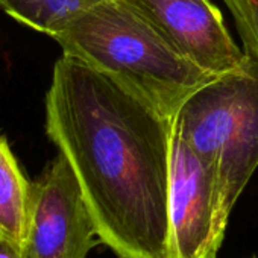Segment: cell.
I'll use <instances>...</instances> for the list:
<instances>
[{"instance_id":"obj_5","label":"cell","mask_w":258,"mask_h":258,"mask_svg":"<svg viewBox=\"0 0 258 258\" xmlns=\"http://www.w3.org/2000/svg\"><path fill=\"white\" fill-rule=\"evenodd\" d=\"M167 258H219L226 229L219 220L216 175L173 129Z\"/></svg>"},{"instance_id":"obj_10","label":"cell","mask_w":258,"mask_h":258,"mask_svg":"<svg viewBox=\"0 0 258 258\" xmlns=\"http://www.w3.org/2000/svg\"><path fill=\"white\" fill-rule=\"evenodd\" d=\"M0 258H28L23 247L7 235L0 234Z\"/></svg>"},{"instance_id":"obj_3","label":"cell","mask_w":258,"mask_h":258,"mask_svg":"<svg viewBox=\"0 0 258 258\" xmlns=\"http://www.w3.org/2000/svg\"><path fill=\"white\" fill-rule=\"evenodd\" d=\"M181 139L216 175L219 220L231 211L258 167V59L196 91L173 121Z\"/></svg>"},{"instance_id":"obj_6","label":"cell","mask_w":258,"mask_h":258,"mask_svg":"<svg viewBox=\"0 0 258 258\" xmlns=\"http://www.w3.org/2000/svg\"><path fill=\"white\" fill-rule=\"evenodd\" d=\"M148 17L198 67L219 78L241 69L250 53L228 32L211 0H124Z\"/></svg>"},{"instance_id":"obj_11","label":"cell","mask_w":258,"mask_h":258,"mask_svg":"<svg viewBox=\"0 0 258 258\" xmlns=\"http://www.w3.org/2000/svg\"><path fill=\"white\" fill-rule=\"evenodd\" d=\"M249 258H258L256 255H252V256H249Z\"/></svg>"},{"instance_id":"obj_8","label":"cell","mask_w":258,"mask_h":258,"mask_svg":"<svg viewBox=\"0 0 258 258\" xmlns=\"http://www.w3.org/2000/svg\"><path fill=\"white\" fill-rule=\"evenodd\" d=\"M103 0H0V8L26 28L56 37Z\"/></svg>"},{"instance_id":"obj_4","label":"cell","mask_w":258,"mask_h":258,"mask_svg":"<svg viewBox=\"0 0 258 258\" xmlns=\"http://www.w3.org/2000/svg\"><path fill=\"white\" fill-rule=\"evenodd\" d=\"M102 244L81 184L62 154L32 182L28 258H87Z\"/></svg>"},{"instance_id":"obj_1","label":"cell","mask_w":258,"mask_h":258,"mask_svg":"<svg viewBox=\"0 0 258 258\" xmlns=\"http://www.w3.org/2000/svg\"><path fill=\"white\" fill-rule=\"evenodd\" d=\"M173 121L78 58L53 66L46 133L117 258H167Z\"/></svg>"},{"instance_id":"obj_7","label":"cell","mask_w":258,"mask_h":258,"mask_svg":"<svg viewBox=\"0 0 258 258\" xmlns=\"http://www.w3.org/2000/svg\"><path fill=\"white\" fill-rule=\"evenodd\" d=\"M32 182L25 176L10 145L0 137V232L25 247Z\"/></svg>"},{"instance_id":"obj_2","label":"cell","mask_w":258,"mask_h":258,"mask_svg":"<svg viewBox=\"0 0 258 258\" xmlns=\"http://www.w3.org/2000/svg\"><path fill=\"white\" fill-rule=\"evenodd\" d=\"M53 40L64 55L112 78L172 120L196 91L216 79L124 0L94 5Z\"/></svg>"},{"instance_id":"obj_9","label":"cell","mask_w":258,"mask_h":258,"mask_svg":"<svg viewBox=\"0 0 258 258\" xmlns=\"http://www.w3.org/2000/svg\"><path fill=\"white\" fill-rule=\"evenodd\" d=\"M234 17L244 50L258 59V0H223Z\"/></svg>"},{"instance_id":"obj_12","label":"cell","mask_w":258,"mask_h":258,"mask_svg":"<svg viewBox=\"0 0 258 258\" xmlns=\"http://www.w3.org/2000/svg\"><path fill=\"white\" fill-rule=\"evenodd\" d=\"M0 234H2V232H0Z\"/></svg>"}]
</instances>
